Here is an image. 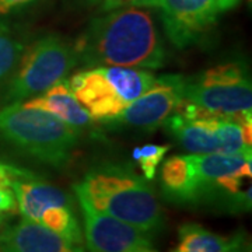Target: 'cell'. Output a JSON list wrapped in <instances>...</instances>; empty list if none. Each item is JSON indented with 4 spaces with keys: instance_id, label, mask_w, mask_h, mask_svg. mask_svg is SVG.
<instances>
[{
    "instance_id": "cell-8",
    "label": "cell",
    "mask_w": 252,
    "mask_h": 252,
    "mask_svg": "<svg viewBox=\"0 0 252 252\" xmlns=\"http://www.w3.org/2000/svg\"><path fill=\"white\" fill-rule=\"evenodd\" d=\"M187 77L182 74H161L139 98L130 102L117 118L105 122L108 126L154 130L162 126L184 99Z\"/></svg>"
},
{
    "instance_id": "cell-16",
    "label": "cell",
    "mask_w": 252,
    "mask_h": 252,
    "mask_svg": "<svg viewBox=\"0 0 252 252\" xmlns=\"http://www.w3.org/2000/svg\"><path fill=\"white\" fill-rule=\"evenodd\" d=\"M170 146L168 144H143L137 146L132 152V157L135 162H137L142 175L146 180L153 181L157 175V170L164 160L165 154L168 153Z\"/></svg>"
},
{
    "instance_id": "cell-22",
    "label": "cell",
    "mask_w": 252,
    "mask_h": 252,
    "mask_svg": "<svg viewBox=\"0 0 252 252\" xmlns=\"http://www.w3.org/2000/svg\"><path fill=\"white\" fill-rule=\"evenodd\" d=\"M77 3L86 4V6H95L98 3H102V0H76Z\"/></svg>"
},
{
    "instance_id": "cell-24",
    "label": "cell",
    "mask_w": 252,
    "mask_h": 252,
    "mask_svg": "<svg viewBox=\"0 0 252 252\" xmlns=\"http://www.w3.org/2000/svg\"><path fill=\"white\" fill-rule=\"evenodd\" d=\"M0 224H1V220H0Z\"/></svg>"
},
{
    "instance_id": "cell-2",
    "label": "cell",
    "mask_w": 252,
    "mask_h": 252,
    "mask_svg": "<svg viewBox=\"0 0 252 252\" xmlns=\"http://www.w3.org/2000/svg\"><path fill=\"white\" fill-rule=\"evenodd\" d=\"M73 190L98 212L133 225L152 238L164 227V212L154 189L129 164H99L74 184Z\"/></svg>"
},
{
    "instance_id": "cell-17",
    "label": "cell",
    "mask_w": 252,
    "mask_h": 252,
    "mask_svg": "<svg viewBox=\"0 0 252 252\" xmlns=\"http://www.w3.org/2000/svg\"><path fill=\"white\" fill-rule=\"evenodd\" d=\"M154 0H102L101 10L111 11L122 7H149L152 9Z\"/></svg>"
},
{
    "instance_id": "cell-23",
    "label": "cell",
    "mask_w": 252,
    "mask_h": 252,
    "mask_svg": "<svg viewBox=\"0 0 252 252\" xmlns=\"http://www.w3.org/2000/svg\"><path fill=\"white\" fill-rule=\"evenodd\" d=\"M235 252H243V250H238V251H235Z\"/></svg>"
},
{
    "instance_id": "cell-21",
    "label": "cell",
    "mask_w": 252,
    "mask_h": 252,
    "mask_svg": "<svg viewBox=\"0 0 252 252\" xmlns=\"http://www.w3.org/2000/svg\"><path fill=\"white\" fill-rule=\"evenodd\" d=\"M217 3H219V7L221 11H227V10L234 9L240 3V0H217Z\"/></svg>"
},
{
    "instance_id": "cell-14",
    "label": "cell",
    "mask_w": 252,
    "mask_h": 252,
    "mask_svg": "<svg viewBox=\"0 0 252 252\" xmlns=\"http://www.w3.org/2000/svg\"><path fill=\"white\" fill-rule=\"evenodd\" d=\"M244 237L221 235L196 223H185L178 228V245L172 252H235L243 250Z\"/></svg>"
},
{
    "instance_id": "cell-7",
    "label": "cell",
    "mask_w": 252,
    "mask_h": 252,
    "mask_svg": "<svg viewBox=\"0 0 252 252\" xmlns=\"http://www.w3.org/2000/svg\"><path fill=\"white\" fill-rule=\"evenodd\" d=\"M83 217V237L89 252H158L152 237L133 225L108 216L91 206L74 190Z\"/></svg>"
},
{
    "instance_id": "cell-10",
    "label": "cell",
    "mask_w": 252,
    "mask_h": 252,
    "mask_svg": "<svg viewBox=\"0 0 252 252\" xmlns=\"http://www.w3.org/2000/svg\"><path fill=\"white\" fill-rule=\"evenodd\" d=\"M219 117L184 98L162 126L188 153H215L219 152L216 133Z\"/></svg>"
},
{
    "instance_id": "cell-9",
    "label": "cell",
    "mask_w": 252,
    "mask_h": 252,
    "mask_svg": "<svg viewBox=\"0 0 252 252\" xmlns=\"http://www.w3.org/2000/svg\"><path fill=\"white\" fill-rule=\"evenodd\" d=\"M152 9L160 10L164 32L178 49L200 42L221 13L217 0H154Z\"/></svg>"
},
{
    "instance_id": "cell-6",
    "label": "cell",
    "mask_w": 252,
    "mask_h": 252,
    "mask_svg": "<svg viewBox=\"0 0 252 252\" xmlns=\"http://www.w3.org/2000/svg\"><path fill=\"white\" fill-rule=\"evenodd\" d=\"M184 98L220 117L252 114V84L244 62L213 66L187 77Z\"/></svg>"
},
{
    "instance_id": "cell-20",
    "label": "cell",
    "mask_w": 252,
    "mask_h": 252,
    "mask_svg": "<svg viewBox=\"0 0 252 252\" xmlns=\"http://www.w3.org/2000/svg\"><path fill=\"white\" fill-rule=\"evenodd\" d=\"M10 181V164L0 162V185L9 187Z\"/></svg>"
},
{
    "instance_id": "cell-1",
    "label": "cell",
    "mask_w": 252,
    "mask_h": 252,
    "mask_svg": "<svg viewBox=\"0 0 252 252\" xmlns=\"http://www.w3.org/2000/svg\"><path fill=\"white\" fill-rule=\"evenodd\" d=\"M79 63L122 66L146 70L161 69L167 51L149 7H122L93 18L74 42Z\"/></svg>"
},
{
    "instance_id": "cell-15",
    "label": "cell",
    "mask_w": 252,
    "mask_h": 252,
    "mask_svg": "<svg viewBox=\"0 0 252 252\" xmlns=\"http://www.w3.org/2000/svg\"><path fill=\"white\" fill-rule=\"evenodd\" d=\"M26 44L10 28L0 24V83L13 74Z\"/></svg>"
},
{
    "instance_id": "cell-11",
    "label": "cell",
    "mask_w": 252,
    "mask_h": 252,
    "mask_svg": "<svg viewBox=\"0 0 252 252\" xmlns=\"http://www.w3.org/2000/svg\"><path fill=\"white\" fill-rule=\"evenodd\" d=\"M0 252H86L39 223L21 219L0 230Z\"/></svg>"
},
{
    "instance_id": "cell-3",
    "label": "cell",
    "mask_w": 252,
    "mask_h": 252,
    "mask_svg": "<svg viewBox=\"0 0 252 252\" xmlns=\"http://www.w3.org/2000/svg\"><path fill=\"white\" fill-rule=\"evenodd\" d=\"M0 137L36 161L63 168L79 143L80 130L46 111L11 102L0 108Z\"/></svg>"
},
{
    "instance_id": "cell-5",
    "label": "cell",
    "mask_w": 252,
    "mask_h": 252,
    "mask_svg": "<svg viewBox=\"0 0 252 252\" xmlns=\"http://www.w3.org/2000/svg\"><path fill=\"white\" fill-rule=\"evenodd\" d=\"M74 44L56 34L36 38L24 52L11 74L3 102H21L67 80L77 66Z\"/></svg>"
},
{
    "instance_id": "cell-4",
    "label": "cell",
    "mask_w": 252,
    "mask_h": 252,
    "mask_svg": "<svg viewBox=\"0 0 252 252\" xmlns=\"http://www.w3.org/2000/svg\"><path fill=\"white\" fill-rule=\"evenodd\" d=\"M152 70L122 66H93L76 72L67 84L94 122H108L149 90Z\"/></svg>"
},
{
    "instance_id": "cell-12",
    "label": "cell",
    "mask_w": 252,
    "mask_h": 252,
    "mask_svg": "<svg viewBox=\"0 0 252 252\" xmlns=\"http://www.w3.org/2000/svg\"><path fill=\"white\" fill-rule=\"evenodd\" d=\"M162 196L177 205H198L199 185L192 154L167 158L160 172Z\"/></svg>"
},
{
    "instance_id": "cell-19",
    "label": "cell",
    "mask_w": 252,
    "mask_h": 252,
    "mask_svg": "<svg viewBox=\"0 0 252 252\" xmlns=\"http://www.w3.org/2000/svg\"><path fill=\"white\" fill-rule=\"evenodd\" d=\"M36 0H0V16L13 14L35 3Z\"/></svg>"
},
{
    "instance_id": "cell-18",
    "label": "cell",
    "mask_w": 252,
    "mask_h": 252,
    "mask_svg": "<svg viewBox=\"0 0 252 252\" xmlns=\"http://www.w3.org/2000/svg\"><path fill=\"white\" fill-rule=\"evenodd\" d=\"M17 210V203L14 193L9 187L0 185V216L6 213H13Z\"/></svg>"
},
{
    "instance_id": "cell-13",
    "label": "cell",
    "mask_w": 252,
    "mask_h": 252,
    "mask_svg": "<svg viewBox=\"0 0 252 252\" xmlns=\"http://www.w3.org/2000/svg\"><path fill=\"white\" fill-rule=\"evenodd\" d=\"M23 105L28 108L46 111L59 118L64 124L73 126L79 130L90 127L94 122L89 115V112L81 107L80 102L73 95L67 80L58 83L44 93L31 97L26 102H23Z\"/></svg>"
}]
</instances>
